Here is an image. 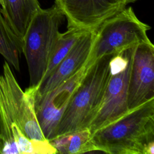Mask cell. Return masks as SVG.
<instances>
[{
  "label": "cell",
  "instance_id": "6da1fadb",
  "mask_svg": "<svg viewBox=\"0 0 154 154\" xmlns=\"http://www.w3.org/2000/svg\"><path fill=\"white\" fill-rule=\"evenodd\" d=\"M35 88L25 91L5 61L0 75V154H55L44 137L34 103Z\"/></svg>",
  "mask_w": 154,
  "mask_h": 154
},
{
  "label": "cell",
  "instance_id": "7a4b0ae2",
  "mask_svg": "<svg viewBox=\"0 0 154 154\" xmlns=\"http://www.w3.org/2000/svg\"><path fill=\"white\" fill-rule=\"evenodd\" d=\"M90 141L93 151L144 154L147 145L154 141V98L93 133Z\"/></svg>",
  "mask_w": 154,
  "mask_h": 154
},
{
  "label": "cell",
  "instance_id": "3957f363",
  "mask_svg": "<svg viewBox=\"0 0 154 154\" xmlns=\"http://www.w3.org/2000/svg\"><path fill=\"white\" fill-rule=\"evenodd\" d=\"M114 55H104L86 69L57 125L52 140L88 128L103 99L111 74V60Z\"/></svg>",
  "mask_w": 154,
  "mask_h": 154
},
{
  "label": "cell",
  "instance_id": "277c9868",
  "mask_svg": "<svg viewBox=\"0 0 154 154\" xmlns=\"http://www.w3.org/2000/svg\"><path fill=\"white\" fill-rule=\"evenodd\" d=\"M64 17L55 4L49 8H40L23 37L22 53L29 72V87L35 90L43 80Z\"/></svg>",
  "mask_w": 154,
  "mask_h": 154
},
{
  "label": "cell",
  "instance_id": "5b68a950",
  "mask_svg": "<svg viewBox=\"0 0 154 154\" xmlns=\"http://www.w3.org/2000/svg\"><path fill=\"white\" fill-rule=\"evenodd\" d=\"M150 29V26L137 17L132 7L123 8L95 30L93 45L84 67L87 69L104 55H117L150 42L147 36Z\"/></svg>",
  "mask_w": 154,
  "mask_h": 154
},
{
  "label": "cell",
  "instance_id": "8992f818",
  "mask_svg": "<svg viewBox=\"0 0 154 154\" xmlns=\"http://www.w3.org/2000/svg\"><path fill=\"white\" fill-rule=\"evenodd\" d=\"M134 48L114 55L111 60V74L103 99L88 126L92 134L129 111L128 88Z\"/></svg>",
  "mask_w": 154,
  "mask_h": 154
},
{
  "label": "cell",
  "instance_id": "52a82bcc",
  "mask_svg": "<svg viewBox=\"0 0 154 154\" xmlns=\"http://www.w3.org/2000/svg\"><path fill=\"white\" fill-rule=\"evenodd\" d=\"M85 70L83 66L43 96L34 99L37 119L42 133L48 141L52 140L57 125L79 85Z\"/></svg>",
  "mask_w": 154,
  "mask_h": 154
},
{
  "label": "cell",
  "instance_id": "ba28073f",
  "mask_svg": "<svg viewBox=\"0 0 154 154\" xmlns=\"http://www.w3.org/2000/svg\"><path fill=\"white\" fill-rule=\"evenodd\" d=\"M154 98V46L150 41L134 48L128 88V106L134 109Z\"/></svg>",
  "mask_w": 154,
  "mask_h": 154
},
{
  "label": "cell",
  "instance_id": "9c48e42d",
  "mask_svg": "<svg viewBox=\"0 0 154 154\" xmlns=\"http://www.w3.org/2000/svg\"><path fill=\"white\" fill-rule=\"evenodd\" d=\"M55 4L66 17L67 28L90 31L126 5L122 0H55Z\"/></svg>",
  "mask_w": 154,
  "mask_h": 154
},
{
  "label": "cell",
  "instance_id": "30bf717a",
  "mask_svg": "<svg viewBox=\"0 0 154 154\" xmlns=\"http://www.w3.org/2000/svg\"><path fill=\"white\" fill-rule=\"evenodd\" d=\"M94 36L95 30H87L80 36L67 54L38 86L35 90L34 99L43 96L84 66L92 47Z\"/></svg>",
  "mask_w": 154,
  "mask_h": 154
},
{
  "label": "cell",
  "instance_id": "8fae6325",
  "mask_svg": "<svg viewBox=\"0 0 154 154\" xmlns=\"http://www.w3.org/2000/svg\"><path fill=\"white\" fill-rule=\"evenodd\" d=\"M0 5L7 24L23 41L32 19L41 8L38 0H1Z\"/></svg>",
  "mask_w": 154,
  "mask_h": 154
},
{
  "label": "cell",
  "instance_id": "7c38bea8",
  "mask_svg": "<svg viewBox=\"0 0 154 154\" xmlns=\"http://www.w3.org/2000/svg\"><path fill=\"white\" fill-rule=\"evenodd\" d=\"M88 128L75 131L57 138L49 143L56 149L57 153L79 154L93 152Z\"/></svg>",
  "mask_w": 154,
  "mask_h": 154
},
{
  "label": "cell",
  "instance_id": "4fadbf2b",
  "mask_svg": "<svg viewBox=\"0 0 154 154\" xmlns=\"http://www.w3.org/2000/svg\"><path fill=\"white\" fill-rule=\"evenodd\" d=\"M23 41L11 30L4 19L0 7V54L16 70L20 71L19 58Z\"/></svg>",
  "mask_w": 154,
  "mask_h": 154
},
{
  "label": "cell",
  "instance_id": "5bb4252c",
  "mask_svg": "<svg viewBox=\"0 0 154 154\" xmlns=\"http://www.w3.org/2000/svg\"><path fill=\"white\" fill-rule=\"evenodd\" d=\"M86 31L87 30L70 27L64 32L60 33L51 54L43 80L51 73L54 69L70 51L80 36Z\"/></svg>",
  "mask_w": 154,
  "mask_h": 154
},
{
  "label": "cell",
  "instance_id": "9a60e30c",
  "mask_svg": "<svg viewBox=\"0 0 154 154\" xmlns=\"http://www.w3.org/2000/svg\"><path fill=\"white\" fill-rule=\"evenodd\" d=\"M122 1H123V2L126 5H127V4H129V3L134 2H135V1H137V0H122Z\"/></svg>",
  "mask_w": 154,
  "mask_h": 154
},
{
  "label": "cell",
  "instance_id": "2e32d148",
  "mask_svg": "<svg viewBox=\"0 0 154 154\" xmlns=\"http://www.w3.org/2000/svg\"><path fill=\"white\" fill-rule=\"evenodd\" d=\"M0 3H1V0H0Z\"/></svg>",
  "mask_w": 154,
  "mask_h": 154
}]
</instances>
